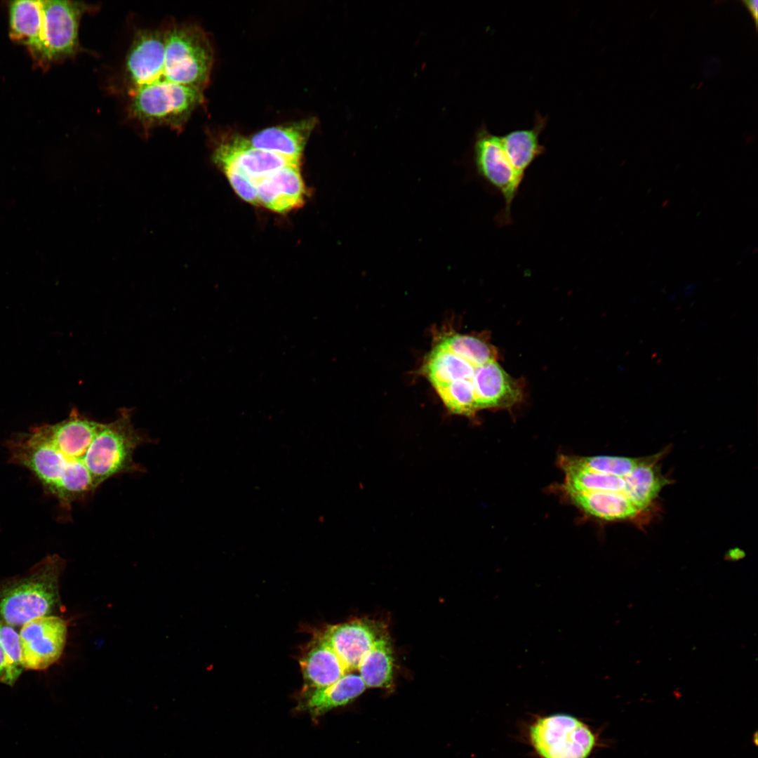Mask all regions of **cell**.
<instances>
[{
	"instance_id": "obj_4",
	"label": "cell",
	"mask_w": 758,
	"mask_h": 758,
	"mask_svg": "<svg viewBox=\"0 0 758 758\" xmlns=\"http://www.w3.org/2000/svg\"><path fill=\"white\" fill-rule=\"evenodd\" d=\"M528 736L540 758H588L597 744L587 724L566 714L537 718L529 726Z\"/></svg>"
},
{
	"instance_id": "obj_10",
	"label": "cell",
	"mask_w": 758,
	"mask_h": 758,
	"mask_svg": "<svg viewBox=\"0 0 758 758\" xmlns=\"http://www.w3.org/2000/svg\"><path fill=\"white\" fill-rule=\"evenodd\" d=\"M259 205L279 213L301 207L305 187L300 165L279 168L255 181Z\"/></svg>"
},
{
	"instance_id": "obj_3",
	"label": "cell",
	"mask_w": 758,
	"mask_h": 758,
	"mask_svg": "<svg viewBox=\"0 0 758 758\" xmlns=\"http://www.w3.org/2000/svg\"><path fill=\"white\" fill-rule=\"evenodd\" d=\"M145 442L146 437L133 425L129 408L120 409L113 421L102 423L84 460L96 487L117 474L140 471L133 455Z\"/></svg>"
},
{
	"instance_id": "obj_16",
	"label": "cell",
	"mask_w": 758,
	"mask_h": 758,
	"mask_svg": "<svg viewBox=\"0 0 758 758\" xmlns=\"http://www.w3.org/2000/svg\"><path fill=\"white\" fill-rule=\"evenodd\" d=\"M546 124L540 114L536 117L534 126L519 129L500 136L505 153L518 177L523 181L526 170L545 150L539 142V135Z\"/></svg>"
},
{
	"instance_id": "obj_22",
	"label": "cell",
	"mask_w": 758,
	"mask_h": 758,
	"mask_svg": "<svg viewBox=\"0 0 758 758\" xmlns=\"http://www.w3.org/2000/svg\"><path fill=\"white\" fill-rule=\"evenodd\" d=\"M435 343L477 367L496 361V347L481 337L457 332H444L436 336Z\"/></svg>"
},
{
	"instance_id": "obj_14",
	"label": "cell",
	"mask_w": 758,
	"mask_h": 758,
	"mask_svg": "<svg viewBox=\"0 0 758 758\" xmlns=\"http://www.w3.org/2000/svg\"><path fill=\"white\" fill-rule=\"evenodd\" d=\"M315 125L314 118L302 119L291 124L265 128L247 140L256 149L300 159Z\"/></svg>"
},
{
	"instance_id": "obj_21",
	"label": "cell",
	"mask_w": 758,
	"mask_h": 758,
	"mask_svg": "<svg viewBox=\"0 0 758 758\" xmlns=\"http://www.w3.org/2000/svg\"><path fill=\"white\" fill-rule=\"evenodd\" d=\"M393 656L385 635L381 634L364 656L359 675L367 688H389L392 684Z\"/></svg>"
},
{
	"instance_id": "obj_5",
	"label": "cell",
	"mask_w": 758,
	"mask_h": 758,
	"mask_svg": "<svg viewBox=\"0 0 758 758\" xmlns=\"http://www.w3.org/2000/svg\"><path fill=\"white\" fill-rule=\"evenodd\" d=\"M43 28L39 51L34 62L46 68L76 54L82 16L92 6L84 2L43 0Z\"/></svg>"
},
{
	"instance_id": "obj_25",
	"label": "cell",
	"mask_w": 758,
	"mask_h": 758,
	"mask_svg": "<svg viewBox=\"0 0 758 758\" xmlns=\"http://www.w3.org/2000/svg\"><path fill=\"white\" fill-rule=\"evenodd\" d=\"M0 644L4 650L7 663V685L12 686L24 670L22 663L20 635L12 625L1 620Z\"/></svg>"
},
{
	"instance_id": "obj_28",
	"label": "cell",
	"mask_w": 758,
	"mask_h": 758,
	"mask_svg": "<svg viewBox=\"0 0 758 758\" xmlns=\"http://www.w3.org/2000/svg\"><path fill=\"white\" fill-rule=\"evenodd\" d=\"M8 667L6 656L0 644V681L7 684Z\"/></svg>"
},
{
	"instance_id": "obj_7",
	"label": "cell",
	"mask_w": 758,
	"mask_h": 758,
	"mask_svg": "<svg viewBox=\"0 0 758 758\" xmlns=\"http://www.w3.org/2000/svg\"><path fill=\"white\" fill-rule=\"evenodd\" d=\"M24 669L44 670L61 657L67 637V622L51 615L29 620L19 633Z\"/></svg>"
},
{
	"instance_id": "obj_11",
	"label": "cell",
	"mask_w": 758,
	"mask_h": 758,
	"mask_svg": "<svg viewBox=\"0 0 758 758\" xmlns=\"http://www.w3.org/2000/svg\"><path fill=\"white\" fill-rule=\"evenodd\" d=\"M380 635L373 623L357 620L331 626L320 637L350 673L357 670L361 660Z\"/></svg>"
},
{
	"instance_id": "obj_8",
	"label": "cell",
	"mask_w": 758,
	"mask_h": 758,
	"mask_svg": "<svg viewBox=\"0 0 758 758\" xmlns=\"http://www.w3.org/2000/svg\"><path fill=\"white\" fill-rule=\"evenodd\" d=\"M213 157L219 166L232 165L254 181L283 167L300 165V159L256 149L243 137H235L220 143L215 148Z\"/></svg>"
},
{
	"instance_id": "obj_15",
	"label": "cell",
	"mask_w": 758,
	"mask_h": 758,
	"mask_svg": "<svg viewBox=\"0 0 758 758\" xmlns=\"http://www.w3.org/2000/svg\"><path fill=\"white\" fill-rule=\"evenodd\" d=\"M41 0H17L8 4L10 38L25 46L34 60L39 51L43 28Z\"/></svg>"
},
{
	"instance_id": "obj_18",
	"label": "cell",
	"mask_w": 758,
	"mask_h": 758,
	"mask_svg": "<svg viewBox=\"0 0 758 758\" xmlns=\"http://www.w3.org/2000/svg\"><path fill=\"white\" fill-rule=\"evenodd\" d=\"M657 457L644 458L626 477L624 494L638 511L648 507L668 484L658 470Z\"/></svg>"
},
{
	"instance_id": "obj_2",
	"label": "cell",
	"mask_w": 758,
	"mask_h": 758,
	"mask_svg": "<svg viewBox=\"0 0 758 758\" xmlns=\"http://www.w3.org/2000/svg\"><path fill=\"white\" fill-rule=\"evenodd\" d=\"M65 561L50 555L27 573L0 584V620L22 625L34 618L51 616L60 606L59 580Z\"/></svg>"
},
{
	"instance_id": "obj_9",
	"label": "cell",
	"mask_w": 758,
	"mask_h": 758,
	"mask_svg": "<svg viewBox=\"0 0 758 758\" xmlns=\"http://www.w3.org/2000/svg\"><path fill=\"white\" fill-rule=\"evenodd\" d=\"M15 456L55 496L69 464L74 461L65 457L36 429L17 445Z\"/></svg>"
},
{
	"instance_id": "obj_1",
	"label": "cell",
	"mask_w": 758,
	"mask_h": 758,
	"mask_svg": "<svg viewBox=\"0 0 758 758\" xmlns=\"http://www.w3.org/2000/svg\"><path fill=\"white\" fill-rule=\"evenodd\" d=\"M212 65L210 42L196 26L173 24L139 31L124 62L129 118L145 130L180 131L203 102Z\"/></svg>"
},
{
	"instance_id": "obj_20",
	"label": "cell",
	"mask_w": 758,
	"mask_h": 758,
	"mask_svg": "<svg viewBox=\"0 0 758 758\" xmlns=\"http://www.w3.org/2000/svg\"><path fill=\"white\" fill-rule=\"evenodd\" d=\"M366 689L359 674L347 673L330 686L314 689L307 698L305 706L313 714L320 715L352 702Z\"/></svg>"
},
{
	"instance_id": "obj_17",
	"label": "cell",
	"mask_w": 758,
	"mask_h": 758,
	"mask_svg": "<svg viewBox=\"0 0 758 758\" xmlns=\"http://www.w3.org/2000/svg\"><path fill=\"white\" fill-rule=\"evenodd\" d=\"M307 684L320 689L330 686L347 674L333 650L319 637L300 661Z\"/></svg>"
},
{
	"instance_id": "obj_27",
	"label": "cell",
	"mask_w": 758,
	"mask_h": 758,
	"mask_svg": "<svg viewBox=\"0 0 758 758\" xmlns=\"http://www.w3.org/2000/svg\"><path fill=\"white\" fill-rule=\"evenodd\" d=\"M741 2L748 9L754 21L755 28L758 27V0H742Z\"/></svg>"
},
{
	"instance_id": "obj_12",
	"label": "cell",
	"mask_w": 758,
	"mask_h": 758,
	"mask_svg": "<svg viewBox=\"0 0 758 758\" xmlns=\"http://www.w3.org/2000/svg\"><path fill=\"white\" fill-rule=\"evenodd\" d=\"M102 424L72 410L65 420L39 427L36 430L65 457L84 463L87 451Z\"/></svg>"
},
{
	"instance_id": "obj_19",
	"label": "cell",
	"mask_w": 758,
	"mask_h": 758,
	"mask_svg": "<svg viewBox=\"0 0 758 758\" xmlns=\"http://www.w3.org/2000/svg\"><path fill=\"white\" fill-rule=\"evenodd\" d=\"M566 496L582 511L604 520L624 519L635 516L639 512L623 493L596 491Z\"/></svg>"
},
{
	"instance_id": "obj_6",
	"label": "cell",
	"mask_w": 758,
	"mask_h": 758,
	"mask_svg": "<svg viewBox=\"0 0 758 758\" xmlns=\"http://www.w3.org/2000/svg\"><path fill=\"white\" fill-rule=\"evenodd\" d=\"M473 154L478 174L504 199L505 206L497 219L498 223L503 225L510 223L511 206L522 180L509 161L500 136L481 127L476 135Z\"/></svg>"
},
{
	"instance_id": "obj_13",
	"label": "cell",
	"mask_w": 758,
	"mask_h": 758,
	"mask_svg": "<svg viewBox=\"0 0 758 758\" xmlns=\"http://www.w3.org/2000/svg\"><path fill=\"white\" fill-rule=\"evenodd\" d=\"M471 382L478 411L509 408L522 399L518 382L496 361L476 367Z\"/></svg>"
},
{
	"instance_id": "obj_23",
	"label": "cell",
	"mask_w": 758,
	"mask_h": 758,
	"mask_svg": "<svg viewBox=\"0 0 758 758\" xmlns=\"http://www.w3.org/2000/svg\"><path fill=\"white\" fill-rule=\"evenodd\" d=\"M445 406L453 413L473 416L478 411L474 387L470 380H457L435 389Z\"/></svg>"
},
{
	"instance_id": "obj_26",
	"label": "cell",
	"mask_w": 758,
	"mask_h": 758,
	"mask_svg": "<svg viewBox=\"0 0 758 758\" xmlns=\"http://www.w3.org/2000/svg\"><path fill=\"white\" fill-rule=\"evenodd\" d=\"M225 173L231 186L244 201L253 205H259L255 181L238 168L224 164L220 166Z\"/></svg>"
},
{
	"instance_id": "obj_24",
	"label": "cell",
	"mask_w": 758,
	"mask_h": 758,
	"mask_svg": "<svg viewBox=\"0 0 758 758\" xmlns=\"http://www.w3.org/2000/svg\"><path fill=\"white\" fill-rule=\"evenodd\" d=\"M570 458L575 464L585 470L621 477H626L643 460L641 458L610 456H570Z\"/></svg>"
}]
</instances>
